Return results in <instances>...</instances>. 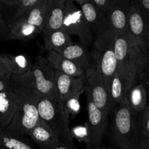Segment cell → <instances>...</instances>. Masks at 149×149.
Masks as SVG:
<instances>
[{
  "mask_svg": "<svg viewBox=\"0 0 149 149\" xmlns=\"http://www.w3.org/2000/svg\"><path fill=\"white\" fill-rule=\"evenodd\" d=\"M111 139L116 149H140L141 135L132 112L125 97L112 108ZM110 112V113H111Z\"/></svg>",
  "mask_w": 149,
  "mask_h": 149,
  "instance_id": "6da1fadb",
  "label": "cell"
},
{
  "mask_svg": "<svg viewBox=\"0 0 149 149\" xmlns=\"http://www.w3.org/2000/svg\"><path fill=\"white\" fill-rule=\"evenodd\" d=\"M17 99V109L7 132L20 136H28L41 121L37 107L36 91L24 87H13Z\"/></svg>",
  "mask_w": 149,
  "mask_h": 149,
  "instance_id": "7a4b0ae2",
  "label": "cell"
},
{
  "mask_svg": "<svg viewBox=\"0 0 149 149\" xmlns=\"http://www.w3.org/2000/svg\"><path fill=\"white\" fill-rule=\"evenodd\" d=\"M13 87H24L36 90L59 100L55 81V69L47 58L38 57L29 72L22 75H13Z\"/></svg>",
  "mask_w": 149,
  "mask_h": 149,
  "instance_id": "3957f363",
  "label": "cell"
},
{
  "mask_svg": "<svg viewBox=\"0 0 149 149\" xmlns=\"http://www.w3.org/2000/svg\"><path fill=\"white\" fill-rule=\"evenodd\" d=\"M115 34L116 32L108 29L96 36L91 51L93 61L100 69L109 94L112 79L118 68L114 51Z\"/></svg>",
  "mask_w": 149,
  "mask_h": 149,
  "instance_id": "277c9868",
  "label": "cell"
},
{
  "mask_svg": "<svg viewBox=\"0 0 149 149\" xmlns=\"http://www.w3.org/2000/svg\"><path fill=\"white\" fill-rule=\"evenodd\" d=\"M36 95L40 119L59 135L62 142L74 143L69 128V117L65 114L61 102L37 91Z\"/></svg>",
  "mask_w": 149,
  "mask_h": 149,
  "instance_id": "5b68a950",
  "label": "cell"
},
{
  "mask_svg": "<svg viewBox=\"0 0 149 149\" xmlns=\"http://www.w3.org/2000/svg\"><path fill=\"white\" fill-rule=\"evenodd\" d=\"M148 63L149 54L141 56L127 65L118 66L109 93L111 109L125 98L129 90Z\"/></svg>",
  "mask_w": 149,
  "mask_h": 149,
  "instance_id": "8992f818",
  "label": "cell"
},
{
  "mask_svg": "<svg viewBox=\"0 0 149 149\" xmlns=\"http://www.w3.org/2000/svg\"><path fill=\"white\" fill-rule=\"evenodd\" d=\"M63 29L71 36H76L84 46H93L95 36L79 7L72 0L65 1Z\"/></svg>",
  "mask_w": 149,
  "mask_h": 149,
  "instance_id": "52a82bcc",
  "label": "cell"
},
{
  "mask_svg": "<svg viewBox=\"0 0 149 149\" xmlns=\"http://www.w3.org/2000/svg\"><path fill=\"white\" fill-rule=\"evenodd\" d=\"M127 31L138 49L149 53V15L135 1H131Z\"/></svg>",
  "mask_w": 149,
  "mask_h": 149,
  "instance_id": "ba28073f",
  "label": "cell"
},
{
  "mask_svg": "<svg viewBox=\"0 0 149 149\" xmlns=\"http://www.w3.org/2000/svg\"><path fill=\"white\" fill-rule=\"evenodd\" d=\"M85 91L91 95L95 104L100 109L110 113L111 111L110 96L106 90L104 80L95 62L85 71Z\"/></svg>",
  "mask_w": 149,
  "mask_h": 149,
  "instance_id": "9c48e42d",
  "label": "cell"
},
{
  "mask_svg": "<svg viewBox=\"0 0 149 149\" xmlns=\"http://www.w3.org/2000/svg\"><path fill=\"white\" fill-rule=\"evenodd\" d=\"M87 100L88 124L93 135V147L101 146L102 140L108 129L109 112L99 109L92 99L91 95L86 92Z\"/></svg>",
  "mask_w": 149,
  "mask_h": 149,
  "instance_id": "30bf717a",
  "label": "cell"
},
{
  "mask_svg": "<svg viewBox=\"0 0 149 149\" xmlns=\"http://www.w3.org/2000/svg\"><path fill=\"white\" fill-rule=\"evenodd\" d=\"M114 51L118 66L126 65L136 61L141 56L148 55L140 50L131 38L128 31L116 32Z\"/></svg>",
  "mask_w": 149,
  "mask_h": 149,
  "instance_id": "8fae6325",
  "label": "cell"
},
{
  "mask_svg": "<svg viewBox=\"0 0 149 149\" xmlns=\"http://www.w3.org/2000/svg\"><path fill=\"white\" fill-rule=\"evenodd\" d=\"M55 81L61 104L65 103L77 91L86 88L85 74L76 78L55 70Z\"/></svg>",
  "mask_w": 149,
  "mask_h": 149,
  "instance_id": "7c38bea8",
  "label": "cell"
},
{
  "mask_svg": "<svg viewBox=\"0 0 149 149\" xmlns=\"http://www.w3.org/2000/svg\"><path fill=\"white\" fill-rule=\"evenodd\" d=\"M130 0H113L107 15L109 30L115 32L127 31Z\"/></svg>",
  "mask_w": 149,
  "mask_h": 149,
  "instance_id": "4fadbf2b",
  "label": "cell"
},
{
  "mask_svg": "<svg viewBox=\"0 0 149 149\" xmlns=\"http://www.w3.org/2000/svg\"><path fill=\"white\" fill-rule=\"evenodd\" d=\"M3 6V15L9 29L17 23L40 0H0Z\"/></svg>",
  "mask_w": 149,
  "mask_h": 149,
  "instance_id": "5bb4252c",
  "label": "cell"
},
{
  "mask_svg": "<svg viewBox=\"0 0 149 149\" xmlns=\"http://www.w3.org/2000/svg\"><path fill=\"white\" fill-rule=\"evenodd\" d=\"M65 1L66 0H48L42 36L63 29Z\"/></svg>",
  "mask_w": 149,
  "mask_h": 149,
  "instance_id": "9a60e30c",
  "label": "cell"
},
{
  "mask_svg": "<svg viewBox=\"0 0 149 149\" xmlns=\"http://www.w3.org/2000/svg\"><path fill=\"white\" fill-rule=\"evenodd\" d=\"M74 1L81 10L95 37L108 30L107 17L100 13L90 0H75Z\"/></svg>",
  "mask_w": 149,
  "mask_h": 149,
  "instance_id": "2e32d148",
  "label": "cell"
},
{
  "mask_svg": "<svg viewBox=\"0 0 149 149\" xmlns=\"http://www.w3.org/2000/svg\"><path fill=\"white\" fill-rule=\"evenodd\" d=\"M143 71L141 73L125 97L130 108L136 116L143 111L148 105V96L144 80Z\"/></svg>",
  "mask_w": 149,
  "mask_h": 149,
  "instance_id": "e0dca14e",
  "label": "cell"
},
{
  "mask_svg": "<svg viewBox=\"0 0 149 149\" xmlns=\"http://www.w3.org/2000/svg\"><path fill=\"white\" fill-rule=\"evenodd\" d=\"M28 136L39 146V149L52 148L62 143L59 135L42 119L29 132Z\"/></svg>",
  "mask_w": 149,
  "mask_h": 149,
  "instance_id": "ac0fdd59",
  "label": "cell"
},
{
  "mask_svg": "<svg viewBox=\"0 0 149 149\" xmlns=\"http://www.w3.org/2000/svg\"><path fill=\"white\" fill-rule=\"evenodd\" d=\"M17 109V99L10 90L0 93V131L5 130L12 122Z\"/></svg>",
  "mask_w": 149,
  "mask_h": 149,
  "instance_id": "d6986e66",
  "label": "cell"
},
{
  "mask_svg": "<svg viewBox=\"0 0 149 149\" xmlns=\"http://www.w3.org/2000/svg\"><path fill=\"white\" fill-rule=\"evenodd\" d=\"M62 55L84 71L94 62L91 52L81 44L73 42L64 49Z\"/></svg>",
  "mask_w": 149,
  "mask_h": 149,
  "instance_id": "ffe728a7",
  "label": "cell"
},
{
  "mask_svg": "<svg viewBox=\"0 0 149 149\" xmlns=\"http://www.w3.org/2000/svg\"><path fill=\"white\" fill-rule=\"evenodd\" d=\"M47 59L50 63L54 69L63 74L76 78L81 77L85 74V71L65 58L62 54H60L55 51L48 50Z\"/></svg>",
  "mask_w": 149,
  "mask_h": 149,
  "instance_id": "44dd1931",
  "label": "cell"
},
{
  "mask_svg": "<svg viewBox=\"0 0 149 149\" xmlns=\"http://www.w3.org/2000/svg\"><path fill=\"white\" fill-rule=\"evenodd\" d=\"M0 61L13 75L26 74L31 69L33 65L30 58L23 55L1 53L0 54Z\"/></svg>",
  "mask_w": 149,
  "mask_h": 149,
  "instance_id": "7402d4cb",
  "label": "cell"
},
{
  "mask_svg": "<svg viewBox=\"0 0 149 149\" xmlns=\"http://www.w3.org/2000/svg\"><path fill=\"white\" fill-rule=\"evenodd\" d=\"M45 47L48 50L62 54L64 49L73 43L71 36L64 29L55 31L43 36Z\"/></svg>",
  "mask_w": 149,
  "mask_h": 149,
  "instance_id": "603a6c76",
  "label": "cell"
},
{
  "mask_svg": "<svg viewBox=\"0 0 149 149\" xmlns=\"http://www.w3.org/2000/svg\"><path fill=\"white\" fill-rule=\"evenodd\" d=\"M47 3L48 0H40L36 5L32 7L29 12H27V13L14 26H15L17 23H26L28 24L36 26V27L39 28L43 31L45 17H46ZM13 26H12V27H13Z\"/></svg>",
  "mask_w": 149,
  "mask_h": 149,
  "instance_id": "cb8c5ba5",
  "label": "cell"
},
{
  "mask_svg": "<svg viewBox=\"0 0 149 149\" xmlns=\"http://www.w3.org/2000/svg\"><path fill=\"white\" fill-rule=\"evenodd\" d=\"M42 33V30L33 25L26 23H17L10 29L6 41L17 40L27 42Z\"/></svg>",
  "mask_w": 149,
  "mask_h": 149,
  "instance_id": "d4e9b609",
  "label": "cell"
},
{
  "mask_svg": "<svg viewBox=\"0 0 149 149\" xmlns=\"http://www.w3.org/2000/svg\"><path fill=\"white\" fill-rule=\"evenodd\" d=\"M0 149H36L26 136L14 135L6 130L0 131Z\"/></svg>",
  "mask_w": 149,
  "mask_h": 149,
  "instance_id": "484cf974",
  "label": "cell"
},
{
  "mask_svg": "<svg viewBox=\"0 0 149 149\" xmlns=\"http://www.w3.org/2000/svg\"><path fill=\"white\" fill-rule=\"evenodd\" d=\"M71 135L73 140L84 143L87 145V148L93 147V135L88 122H85L83 125H79L71 130Z\"/></svg>",
  "mask_w": 149,
  "mask_h": 149,
  "instance_id": "4316f807",
  "label": "cell"
},
{
  "mask_svg": "<svg viewBox=\"0 0 149 149\" xmlns=\"http://www.w3.org/2000/svg\"><path fill=\"white\" fill-rule=\"evenodd\" d=\"M136 123L141 137L149 139V103L136 116Z\"/></svg>",
  "mask_w": 149,
  "mask_h": 149,
  "instance_id": "83f0119b",
  "label": "cell"
},
{
  "mask_svg": "<svg viewBox=\"0 0 149 149\" xmlns=\"http://www.w3.org/2000/svg\"><path fill=\"white\" fill-rule=\"evenodd\" d=\"M90 1L100 13L107 17L113 0H90Z\"/></svg>",
  "mask_w": 149,
  "mask_h": 149,
  "instance_id": "f1b7e54d",
  "label": "cell"
},
{
  "mask_svg": "<svg viewBox=\"0 0 149 149\" xmlns=\"http://www.w3.org/2000/svg\"><path fill=\"white\" fill-rule=\"evenodd\" d=\"M13 88L11 79L0 77V93L10 90Z\"/></svg>",
  "mask_w": 149,
  "mask_h": 149,
  "instance_id": "f546056e",
  "label": "cell"
},
{
  "mask_svg": "<svg viewBox=\"0 0 149 149\" xmlns=\"http://www.w3.org/2000/svg\"><path fill=\"white\" fill-rule=\"evenodd\" d=\"M13 74L7 70V68L0 61V77L11 79Z\"/></svg>",
  "mask_w": 149,
  "mask_h": 149,
  "instance_id": "4dcf8cb0",
  "label": "cell"
},
{
  "mask_svg": "<svg viewBox=\"0 0 149 149\" xmlns=\"http://www.w3.org/2000/svg\"><path fill=\"white\" fill-rule=\"evenodd\" d=\"M0 31L4 32V33H10V29L7 24L5 19L3 15H0Z\"/></svg>",
  "mask_w": 149,
  "mask_h": 149,
  "instance_id": "1f68e13d",
  "label": "cell"
},
{
  "mask_svg": "<svg viewBox=\"0 0 149 149\" xmlns=\"http://www.w3.org/2000/svg\"><path fill=\"white\" fill-rule=\"evenodd\" d=\"M49 149H79L77 148L74 143H61L58 146L54 147V148Z\"/></svg>",
  "mask_w": 149,
  "mask_h": 149,
  "instance_id": "d6a6232c",
  "label": "cell"
},
{
  "mask_svg": "<svg viewBox=\"0 0 149 149\" xmlns=\"http://www.w3.org/2000/svg\"><path fill=\"white\" fill-rule=\"evenodd\" d=\"M135 1L149 15V0H136Z\"/></svg>",
  "mask_w": 149,
  "mask_h": 149,
  "instance_id": "836d02e7",
  "label": "cell"
},
{
  "mask_svg": "<svg viewBox=\"0 0 149 149\" xmlns=\"http://www.w3.org/2000/svg\"><path fill=\"white\" fill-rule=\"evenodd\" d=\"M143 77L144 80H145L146 85L147 92H148V96L149 98V63L148 65L146 67L143 71Z\"/></svg>",
  "mask_w": 149,
  "mask_h": 149,
  "instance_id": "e575fe53",
  "label": "cell"
},
{
  "mask_svg": "<svg viewBox=\"0 0 149 149\" xmlns=\"http://www.w3.org/2000/svg\"><path fill=\"white\" fill-rule=\"evenodd\" d=\"M140 149H149V139L141 137Z\"/></svg>",
  "mask_w": 149,
  "mask_h": 149,
  "instance_id": "d590c367",
  "label": "cell"
},
{
  "mask_svg": "<svg viewBox=\"0 0 149 149\" xmlns=\"http://www.w3.org/2000/svg\"><path fill=\"white\" fill-rule=\"evenodd\" d=\"M87 149H116L114 147H109V146H100L97 147H94V148H90Z\"/></svg>",
  "mask_w": 149,
  "mask_h": 149,
  "instance_id": "8d00e7d4",
  "label": "cell"
},
{
  "mask_svg": "<svg viewBox=\"0 0 149 149\" xmlns=\"http://www.w3.org/2000/svg\"><path fill=\"white\" fill-rule=\"evenodd\" d=\"M8 35L9 34H7V33L0 31V42H1V41H6Z\"/></svg>",
  "mask_w": 149,
  "mask_h": 149,
  "instance_id": "74e56055",
  "label": "cell"
},
{
  "mask_svg": "<svg viewBox=\"0 0 149 149\" xmlns=\"http://www.w3.org/2000/svg\"><path fill=\"white\" fill-rule=\"evenodd\" d=\"M0 15H3V6L1 1H0Z\"/></svg>",
  "mask_w": 149,
  "mask_h": 149,
  "instance_id": "f35d334b",
  "label": "cell"
}]
</instances>
